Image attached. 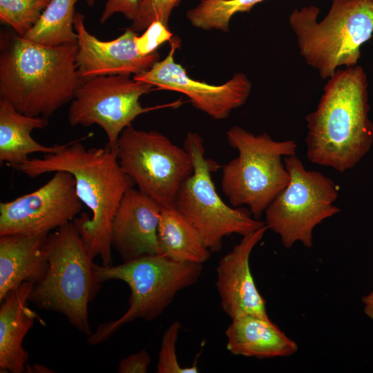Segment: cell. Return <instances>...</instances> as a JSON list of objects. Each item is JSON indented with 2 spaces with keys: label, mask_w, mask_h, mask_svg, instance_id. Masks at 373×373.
<instances>
[{
  "label": "cell",
  "mask_w": 373,
  "mask_h": 373,
  "mask_svg": "<svg viewBox=\"0 0 373 373\" xmlns=\"http://www.w3.org/2000/svg\"><path fill=\"white\" fill-rule=\"evenodd\" d=\"M265 0H200L186 12V17L195 28L229 31V21L238 12H249Z\"/></svg>",
  "instance_id": "23"
},
{
  "label": "cell",
  "mask_w": 373,
  "mask_h": 373,
  "mask_svg": "<svg viewBox=\"0 0 373 373\" xmlns=\"http://www.w3.org/2000/svg\"><path fill=\"white\" fill-rule=\"evenodd\" d=\"M365 314L373 320V290L362 298Z\"/></svg>",
  "instance_id": "30"
},
{
  "label": "cell",
  "mask_w": 373,
  "mask_h": 373,
  "mask_svg": "<svg viewBox=\"0 0 373 373\" xmlns=\"http://www.w3.org/2000/svg\"><path fill=\"white\" fill-rule=\"evenodd\" d=\"M314 6L294 9L289 17L300 55L323 79L337 69L354 66L361 47L373 35V0H332L319 22Z\"/></svg>",
  "instance_id": "4"
},
{
  "label": "cell",
  "mask_w": 373,
  "mask_h": 373,
  "mask_svg": "<svg viewBox=\"0 0 373 373\" xmlns=\"http://www.w3.org/2000/svg\"><path fill=\"white\" fill-rule=\"evenodd\" d=\"M51 0H0V21L23 37L34 27Z\"/></svg>",
  "instance_id": "24"
},
{
  "label": "cell",
  "mask_w": 373,
  "mask_h": 373,
  "mask_svg": "<svg viewBox=\"0 0 373 373\" xmlns=\"http://www.w3.org/2000/svg\"><path fill=\"white\" fill-rule=\"evenodd\" d=\"M183 147L191 156L193 171L182 184L173 205L193 226L211 252H218L224 237L247 235L265 225L249 209L226 204L218 193L211 172L218 168L205 157L202 137L188 132Z\"/></svg>",
  "instance_id": "8"
},
{
  "label": "cell",
  "mask_w": 373,
  "mask_h": 373,
  "mask_svg": "<svg viewBox=\"0 0 373 373\" xmlns=\"http://www.w3.org/2000/svg\"><path fill=\"white\" fill-rule=\"evenodd\" d=\"M171 48L165 58L155 62L146 72L133 75L135 80L186 95L197 109L214 119L227 118L235 109L247 100L252 84L244 73H236L226 83L211 85L193 79L185 68L174 60V54L180 46V41L173 37Z\"/></svg>",
  "instance_id": "13"
},
{
  "label": "cell",
  "mask_w": 373,
  "mask_h": 373,
  "mask_svg": "<svg viewBox=\"0 0 373 373\" xmlns=\"http://www.w3.org/2000/svg\"><path fill=\"white\" fill-rule=\"evenodd\" d=\"M150 84L128 75L98 76L83 81L75 91L68 112L70 125L97 124L106 133V145L116 149L122 132L139 115L156 109L177 107L181 102L144 107L140 98L154 89Z\"/></svg>",
  "instance_id": "11"
},
{
  "label": "cell",
  "mask_w": 373,
  "mask_h": 373,
  "mask_svg": "<svg viewBox=\"0 0 373 373\" xmlns=\"http://www.w3.org/2000/svg\"><path fill=\"white\" fill-rule=\"evenodd\" d=\"M172 38L173 34L169 28L160 21H155L142 35L135 37V41L139 54L146 56L157 51L162 44L170 41Z\"/></svg>",
  "instance_id": "27"
},
{
  "label": "cell",
  "mask_w": 373,
  "mask_h": 373,
  "mask_svg": "<svg viewBox=\"0 0 373 373\" xmlns=\"http://www.w3.org/2000/svg\"><path fill=\"white\" fill-rule=\"evenodd\" d=\"M140 0H106L99 19L105 23L115 13H122L126 19L133 21L137 16Z\"/></svg>",
  "instance_id": "28"
},
{
  "label": "cell",
  "mask_w": 373,
  "mask_h": 373,
  "mask_svg": "<svg viewBox=\"0 0 373 373\" xmlns=\"http://www.w3.org/2000/svg\"><path fill=\"white\" fill-rule=\"evenodd\" d=\"M48 119L26 115L10 103L0 99V162L14 169L29 160L33 153H55L65 144L44 146L35 141L31 133L47 126Z\"/></svg>",
  "instance_id": "20"
},
{
  "label": "cell",
  "mask_w": 373,
  "mask_h": 373,
  "mask_svg": "<svg viewBox=\"0 0 373 373\" xmlns=\"http://www.w3.org/2000/svg\"><path fill=\"white\" fill-rule=\"evenodd\" d=\"M284 163L290 179L266 209L265 224L285 248L297 242L312 248L315 227L341 211L334 204L337 187L322 173L306 169L296 155L285 157Z\"/></svg>",
  "instance_id": "9"
},
{
  "label": "cell",
  "mask_w": 373,
  "mask_h": 373,
  "mask_svg": "<svg viewBox=\"0 0 373 373\" xmlns=\"http://www.w3.org/2000/svg\"><path fill=\"white\" fill-rule=\"evenodd\" d=\"M157 240L161 254L173 261L203 264L210 258L196 229L173 204L162 207Z\"/></svg>",
  "instance_id": "21"
},
{
  "label": "cell",
  "mask_w": 373,
  "mask_h": 373,
  "mask_svg": "<svg viewBox=\"0 0 373 373\" xmlns=\"http://www.w3.org/2000/svg\"><path fill=\"white\" fill-rule=\"evenodd\" d=\"M203 264L178 262L161 254L144 255L116 265L95 264L98 280L124 282L130 289L128 307L119 318L100 324L87 343H104L124 325L137 318L152 321L159 317L180 291L195 284Z\"/></svg>",
  "instance_id": "6"
},
{
  "label": "cell",
  "mask_w": 373,
  "mask_h": 373,
  "mask_svg": "<svg viewBox=\"0 0 373 373\" xmlns=\"http://www.w3.org/2000/svg\"><path fill=\"white\" fill-rule=\"evenodd\" d=\"M82 209L74 176L56 171L37 190L0 203V236L49 234L73 221Z\"/></svg>",
  "instance_id": "12"
},
{
  "label": "cell",
  "mask_w": 373,
  "mask_h": 373,
  "mask_svg": "<svg viewBox=\"0 0 373 373\" xmlns=\"http://www.w3.org/2000/svg\"><path fill=\"white\" fill-rule=\"evenodd\" d=\"M95 0H85L86 3L89 7L93 6V5H94V3H95Z\"/></svg>",
  "instance_id": "32"
},
{
  "label": "cell",
  "mask_w": 373,
  "mask_h": 373,
  "mask_svg": "<svg viewBox=\"0 0 373 373\" xmlns=\"http://www.w3.org/2000/svg\"><path fill=\"white\" fill-rule=\"evenodd\" d=\"M78 0H51L38 21L23 37L47 46L77 44L74 28Z\"/></svg>",
  "instance_id": "22"
},
{
  "label": "cell",
  "mask_w": 373,
  "mask_h": 373,
  "mask_svg": "<svg viewBox=\"0 0 373 373\" xmlns=\"http://www.w3.org/2000/svg\"><path fill=\"white\" fill-rule=\"evenodd\" d=\"M229 144L238 155L222 168V190L233 207L247 206L259 219L287 185L290 176L284 157L296 155L293 140L276 141L266 133L254 134L233 126L227 132Z\"/></svg>",
  "instance_id": "7"
},
{
  "label": "cell",
  "mask_w": 373,
  "mask_h": 373,
  "mask_svg": "<svg viewBox=\"0 0 373 373\" xmlns=\"http://www.w3.org/2000/svg\"><path fill=\"white\" fill-rule=\"evenodd\" d=\"M46 251L47 271L35 283L29 302L61 313L79 332L90 336L88 305L102 283L96 276L94 257L73 221L48 234Z\"/></svg>",
  "instance_id": "5"
},
{
  "label": "cell",
  "mask_w": 373,
  "mask_h": 373,
  "mask_svg": "<svg viewBox=\"0 0 373 373\" xmlns=\"http://www.w3.org/2000/svg\"><path fill=\"white\" fill-rule=\"evenodd\" d=\"M267 230L264 225L243 236L218 262L216 288L221 307L231 319L245 315L269 318L265 299L256 285L249 264L252 251Z\"/></svg>",
  "instance_id": "15"
},
{
  "label": "cell",
  "mask_w": 373,
  "mask_h": 373,
  "mask_svg": "<svg viewBox=\"0 0 373 373\" xmlns=\"http://www.w3.org/2000/svg\"><path fill=\"white\" fill-rule=\"evenodd\" d=\"M77 43L47 46L15 32L0 36V99L19 113L48 118L71 102L83 82Z\"/></svg>",
  "instance_id": "3"
},
{
  "label": "cell",
  "mask_w": 373,
  "mask_h": 373,
  "mask_svg": "<svg viewBox=\"0 0 373 373\" xmlns=\"http://www.w3.org/2000/svg\"><path fill=\"white\" fill-rule=\"evenodd\" d=\"M227 349L233 355L258 359L287 357L296 354L297 343L270 318L245 315L231 319L225 331Z\"/></svg>",
  "instance_id": "19"
},
{
  "label": "cell",
  "mask_w": 373,
  "mask_h": 373,
  "mask_svg": "<svg viewBox=\"0 0 373 373\" xmlns=\"http://www.w3.org/2000/svg\"><path fill=\"white\" fill-rule=\"evenodd\" d=\"M181 1L140 0L137 16L130 28L137 32L144 31L155 21H160L169 27L171 12Z\"/></svg>",
  "instance_id": "26"
},
{
  "label": "cell",
  "mask_w": 373,
  "mask_h": 373,
  "mask_svg": "<svg viewBox=\"0 0 373 373\" xmlns=\"http://www.w3.org/2000/svg\"><path fill=\"white\" fill-rule=\"evenodd\" d=\"M48 234L0 236V302L24 282L40 280L48 269Z\"/></svg>",
  "instance_id": "18"
},
{
  "label": "cell",
  "mask_w": 373,
  "mask_h": 373,
  "mask_svg": "<svg viewBox=\"0 0 373 373\" xmlns=\"http://www.w3.org/2000/svg\"><path fill=\"white\" fill-rule=\"evenodd\" d=\"M327 80L316 108L305 116L306 155L312 163L343 173L373 144L367 77L356 65L337 69Z\"/></svg>",
  "instance_id": "2"
},
{
  "label": "cell",
  "mask_w": 373,
  "mask_h": 373,
  "mask_svg": "<svg viewBox=\"0 0 373 373\" xmlns=\"http://www.w3.org/2000/svg\"><path fill=\"white\" fill-rule=\"evenodd\" d=\"M82 13L75 12L74 28L78 46L76 61L83 81L98 76L141 74L160 60L157 51L146 56L139 54L135 41L138 34L131 28L113 40L102 41L88 31Z\"/></svg>",
  "instance_id": "14"
},
{
  "label": "cell",
  "mask_w": 373,
  "mask_h": 373,
  "mask_svg": "<svg viewBox=\"0 0 373 373\" xmlns=\"http://www.w3.org/2000/svg\"><path fill=\"white\" fill-rule=\"evenodd\" d=\"M116 149L122 171L140 191L162 207L173 204L182 184L193 171L185 149L156 131L130 126L120 134Z\"/></svg>",
  "instance_id": "10"
},
{
  "label": "cell",
  "mask_w": 373,
  "mask_h": 373,
  "mask_svg": "<svg viewBox=\"0 0 373 373\" xmlns=\"http://www.w3.org/2000/svg\"><path fill=\"white\" fill-rule=\"evenodd\" d=\"M34 285L32 282H24L1 301V372H25L29 354L22 345L23 341L35 321L40 319L28 305Z\"/></svg>",
  "instance_id": "17"
},
{
  "label": "cell",
  "mask_w": 373,
  "mask_h": 373,
  "mask_svg": "<svg viewBox=\"0 0 373 373\" xmlns=\"http://www.w3.org/2000/svg\"><path fill=\"white\" fill-rule=\"evenodd\" d=\"M161 209L138 189L131 187L126 191L113 217L111 233L112 249L123 262L161 254L157 240Z\"/></svg>",
  "instance_id": "16"
},
{
  "label": "cell",
  "mask_w": 373,
  "mask_h": 373,
  "mask_svg": "<svg viewBox=\"0 0 373 373\" xmlns=\"http://www.w3.org/2000/svg\"><path fill=\"white\" fill-rule=\"evenodd\" d=\"M26 372H31V373H51L54 372L51 369L48 368V367L44 366V365L35 363L32 365H29L28 364H26Z\"/></svg>",
  "instance_id": "31"
},
{
  "label": "cell",
  "mask_w": 373,
  "mask_h": 373,
  "mask_svg": "<svg viewBox=\"0 0 373 373\" xmlns=\"http://www.w3.org/2000/svg\"><path fill=\"white\" fill-rule=\"evenodd\" d=\"M151 363V356L146 349L122 358L118 365L119 373H146Z\"/></svg>",
  "instance_id": "29"
},
{
  "label": "cell",
  "mask_w": 373,
  "mask_h": 373,
  "mask_svg": "<svg viewBox=\"0 0 373 373\" xmlns=\"http://www.w3.org/2000/svg\"><path fill=\"white\" fill-rule=\"evenodd\" d=\"M15 169L30 178L59 171L70 173L78 198L92 214L90 218L82 213L73 222L93 256H99L103 265H112L113 219L124 193L134 184L122 171L116 149H86L78 140L55 153L29 159Z\"/></svg>",
  "instance_id": "1"
},
{
  "label": "cell",
  "mask_w": 373,
  "mask_h": 373,
  "mask_svg": "<svg viewBox=\"0 0 373 373\" xmlns=\"http://www.w3.org/2000/svg\"><path fill=\"white\" fill-rule=\"evenodd\" d=\"M182 325L174 321L165 330L158 353L156 372L157 373H198L199 369L195 363L184 367L178 362L176 355V343Z\"/></svg>",
  "instance_id": "25"
}]
</instances>
